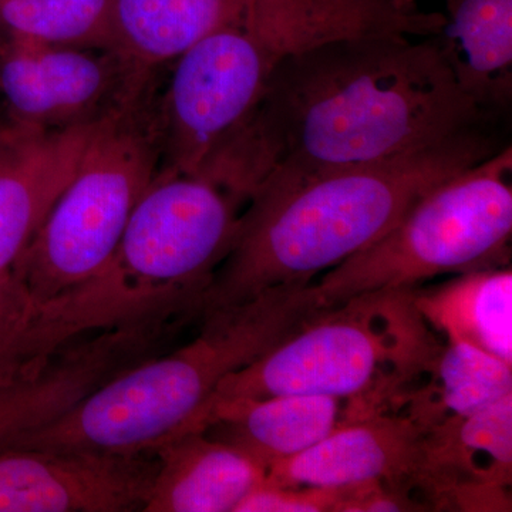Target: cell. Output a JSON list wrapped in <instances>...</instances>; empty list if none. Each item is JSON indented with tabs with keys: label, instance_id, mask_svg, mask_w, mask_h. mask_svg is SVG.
<instances>
[{
	"label": "cell",
	"instance_id": "1",
	"mask_svg": "<svg viewBox=\"0 0 512 512\" xmlns=\"http://www.w3.org/2000/svg\"><path fill=\"white\" fill-rule=\"evenodd\" d=\"M500 126L460 89L436 36L353 37L279 64L204 168L249 201Z\"/></svg>",
	"mask_w": 512,
	"mask_h": 512
},
{
	"label": "cell",
	"instance_id": "2",
	"mask_svg": "<svg viewBox=\"0 0 512 512\" xmlns=\"http://www.w3.org/2000/svg\"><path fill=\"white\" fill-rule=\"evenodd\" d=\"M508 144L500 128H481L383 163L258 192L202 296L200 319L271 289L312 285L386 234L424 192Z\"/></svg>",
	"mask_w": 512,
	"mask_h": 512
},
{
	"label": "cell",
	"instance_id": "3",
	"mask_svg": "<svg viewBox=\"0 0 512 512\" xmlns=\"http://www.w3.org/2000/svg\"><path fill=\"white\" fill-rule=\"evenodd\" d=\"M446 15L420 0H237L175 60L164 106L167 165L194 173L254 109L276 67L313 47L366 36H437Z\"/></svg>",
	"mask_w": 512,
	"mask_h": 512
},
{
	"label": "cell",
	"instance_id": "4",
	"mask_svg": "<svg viewBox=\"0 0 512 512\" xmlns=\"http://www.w3.org/2000/svg\"><path fill=\"white\" fill-rule=\"evenodd\" d=\"M312 285L276 288L205 313L200 333L97 387L62 417L9 448L140 454L183 434L218 384L315 318Z\"/></svg>",
	"mask_w": 512,
	"mask_h": 512
},
{
	"label": "cell",
	"instance_id": "5",
	"mask_svg": "<svg viewBox=\"0 0 512 512\" xmlns=\"http://www.w3.org/2000/svg\"><path fill=\"white\" fill-rule=\"evenodd\" d=\"M414 291L377 292L320 312L248 366L225 377L204 409L285 394L382 402L420 375L437 343Z\"/></svg>",
	"mask_w": 512,
	"mask_h": 512
},
{
	"label": "cell",
	"instance_id": "6",
	"mask_svg": "<svg viewBox=\"0 0 512 512\" xmlns=\"http://www.w3.org/2000/svg\"><path fill=\"white\" fill-rule=\"evenodd\" d=\"M512 237L511 144L434 185L372 245L312 284L325 312L359 296L414 291L443 275L505 268Z\"/></svg>",
	"mask_w": 512,
	"mask_h": 512
},
{
	"label": "cell",
	"instance_id": "7",
	"mask_svg": "<svg viewBox=\"0 0 512 512\" xmlns=\"http://www.w3.org/2000/svg\"><path fill=\"white\" fill-rule=\"evenodd\" d=\"M247 201L204 173L165 167L138 200L97 278L131 318L191 315L237 237Z\"/></svg>",
	"mask_w": 512,
	"mask_h": 512
},
{
	"label": "cell",
	"instance_id": "8",
	"mask_svg": "<svg viewBox=\"0 0 512 512\" xmlns=\"http://www.w3.org/2000/svg\"><path fill=\"white\" fill-rule=\"evenodd\" d=\"M158 128L140 90L101 117L72 180L12 271L42 301L93 281L157 174Z\"/></svg>",
	"mask_w": 512,
	"mask_h": 512
},
{
	"label": "cell",
	"instance_id": "9",
	"mask_svg": "<svg viewBox=\"0 0 512 512\" xmlns=\"http://www.w3.org/2000/svg\"><path fill=\"white\" fill-rule=\"evenodd\" d=\"M136 67L117 53L99 56L10 35L0 46V92L10 116L45 127L99 120L138 92Z\"/></svg>",
	"mask_w": 512,
	"mask_h": 512
},
{
	"label": "cell",
	"instance_id": "10",
	"mask_svg": "<svg viewBox=\"0 0 512 512\" xmlns=\"http://www.w3.org/2000/svg\"><path fill=\"white\" fill-rule=\"evenodd\" d=\"M156 471L151 451L0 448V512H143Z\"/></svg>",
	"mask_w": 512,
	"mask_h": 512
},
{
	"label": "cell",
	"instance_id": "11",
	"mask_svg": "<svg viewBox=\"0 0 512 512\" xmlns=\"http://www.w3.org/2000/svg\"><path fill=\"white\" fill-rule=\"evenodd\" d=\"M99 120L45 127L9 116L0 123V272L12 269L35 238Z\"/></svg>",
	"mask_w": 512,
	"mask_h": 512
},
{
	"label": "cell",
	"instance_id": "12",
	"mask_svg": "<svg viewBox=\"0 0 512 512\" xmlns=\"http://www.w3.org/2000/svg\"><path fill=\"white\" fill-rule=\"evenodd\" d=\"M426 430L409 416H363L336 427L308 450L266 468L264 483L282 488L382 484L403 493L419 485Z\"/></svg>",
	"mask_w": 512,
	"mask_h": 512
},
{
	"label": "cell",
	"instance_id": "13",
	"mask_svg": "<svg viewBox=\"0 0 512 512\" xmlns=\"http://www.w3.org/2000/svg\"><path fill=\"white\" fill-rule=\"evenodd\" d=\"M151 453L157 471L143 512H235L265 480L254 458L202 430L171 437Z\"/></svg>",
	"mask_w": 512,
	"mask_h": 512
},
{
	"label": "cell",
	"instance_id": "14",
	"mask_svg": "<svg viewBox=\"0 0 512 512\" xmlns=\"http://www.w3.org/2000/svg\"><path fill=\"white\" fill-rule=\"evenodd\" d=\"M119 325L83 288L42 301L12 269L0 272V386L37 375L76 340Z\"/></svg>",
	"mask_w": 512,
	"mask_h": 512
},
{
	"label": "cell",
	"instance_id": "15",
	"mask_svg": "<svg viewBox=\"0 0 512 512\" xmlns=\"http://www.w3.org/2000/svg\"><path fill=\"white\" fill-rule=\"evenodd\" d=\"M460 89L478 109L507 123L512 109V0H448L436 36Z\"/></svg>",
	"mask_w": 512,
	"mask_h": 512
},
{
	"label": "cell",
	"instance_id": "16",
	"mask_svg": "<svg viewBox=\"0 0 512 512\" xmlns=\"http://www.w3.org/2000/svg\"><path fill=\"white\" fill-rule=\"evenodd\" d=\"M342 403L336 397L309 394L237 400L212 407L194 430L238 447L266 471L340 426Z\"/></svg>",
	"mask_w": 512,
	"mask_h": 512
},
{
	"label": "cell",
	"instance_id": "17",
	"mask_svg": "<svg viewBox=\"0 0 512 512\" xmlns=\"http://www.w3.org/2000/svg\"><path fill=\"white\" fill-rule=\"evenodd\" d=\"M414 305L447 340H463L512 365V272L458 275L436 291L414 292Z\"/></svg>",
	"mask_w": 512,
	"mask_h": 512
},
{
	"label": "cell",
	"instance_id": "18",
	"mask_svg": "<svg viewBox=\"0 0 512 512\" xmlns=\"http://www.w3.org/2000/svg\"><path fill=\"white\" fill-rule=\"evenodd\" d=\"M423 375L429 379L414 392L409 417L424 430L466 419L512 394V365L463 340L437 346L417 379Z\"/></svg>",
	"mask_w": 512,
	"mask_h": 512
},
{
	"label": "cell",
	"instance_id": "19",
	"mask_svg": "<svg viewBox=\"0 0 512 512\" xmlns=\"http://www.w3.org/2000/svg\"><path fill=\"white\" fill-rule=\"evenodd\" d=\"M237 0H113L116 53L144 72L177 60L224 19Z\"/></svg>",
	"mask_w": 512,
	"mask_h": 512
},
{
	"label": "cell",
	"instance_id": "20",
	"mask_svg": "<svg viewBox=\"0 0 512 512\" xmlns=\"http://www.w3.org/2000/svg\"><path fill=\"white\" fill-rule=\"evenodd\" d=\"M10 35L116 53L113 0H0Z\"/></svg>",
	"mask_w": 512,
	"mask_h": 512
},
{
	"label": "cell",
	"instance_id": "21",
	"mask_svg": "<svg viewBox=\"0 0 512 512\" xmlns=\"http://www.w3.org/2000/svg\"><path fill=\"white\" fill-rule=\"evenodd\" d=\"M69 393L53 370L0 386V448L40 429L67 409Z\"/></svg>",
	"mask_w": 512,
	"mask_h": 512
},
{
	"label": "cell",
	"instance_id": "22",
	"mask_svg": "<svg viewBox=\"0 0 512 512\" xmlns=\"http://www.w3.org/2000/svg\"><path fill=\"white\" fill-rule=\"evenodd\" d=\"M343 488H282L262 483L235 512L336 511Z\"/></svg>",
	"mask_w": 512,
	"mask_h": 512
}]
</instances>
